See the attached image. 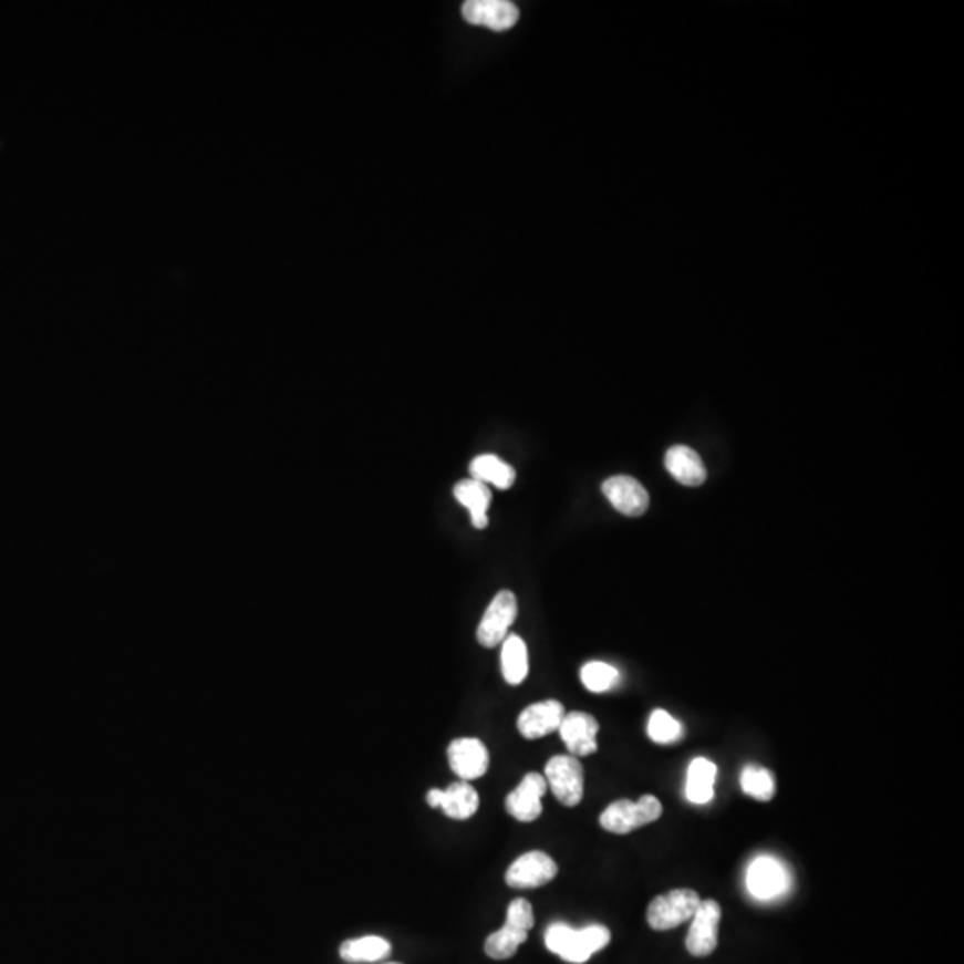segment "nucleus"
I'll return each mask as SVG.
<instances>
[{"instance_id": "nucleus-6", "label": "nucleus", "mask_w": 964, "mask_h": 964, "mask_svg": "<svg viewBox=\"0 0 964 964\" xmlns=\"http://www.w3.org/2000/svg\"><path fill=\"white\" fill-rule=\"evenodd\" d=\"M518 614V602L515 593L502 590L494 597L485 616L477 628V642L486 649H495L508 638Z\"/></svg>"}, {"instance_id": "nucleus-25", "label": "nucleus", "mask_w": 964, "mask_h": 964, "mask_svg": "<svg viewBox=\"0 0 964 964\" xmlns=\"http://www.w3.org/2000/svg\"><path fill=\"white\" fill-rule=\"evenodd\" d=\"M649 738L660 745H668L683 738V725L675 721L674 716L666 713L665 709L652 711L649 718V727H646Z\"/></svg>"}, {"instance_id": "nucleus-15", "label": "nucleus", "mask_w": 964, "mask_h": 964, "mask_svg": "<svg viewBox=\"0 0 964 964\" xmlns=\"http://www.w3.org/2000/svg\"><path fill=\"white\" fill-rule=\"evenodd\" d=\"M747 887L757 899H774L788 888V873L776 859L759 858L748 868Z\"/></svg>"}, {"instance_id": "nucleus-7", "label": "nucleus", "mask_w": 964, "mask_h": 964, "mask_svg": "<svg viewBox=\"0 0 964 964\" xmlns=\"http://www.w3.org/2000/svg\"><path fill=\"white\" fill-rule=\"evenodd\" d=\"M558 875V863L549 853L532 850L521 853L520 858L508 868L506 884L515 890H532L554 881Z\"/></svg>"}, {"instance_id": "nucleus-1", "label": "nucleus", "mask_w": 964, "mask_h": 964, "mask_svg": "<svg viewBox=\"0 0 964 964\" xmlns=\"http://www.w3.org/2000/svg\"><path fill=\"white\" fill-rule=\"evenodd\" d=\"M611 932L604 925H588L577 931L567 923L556 922L545 932V945L567 963L582 964L591 955L610 945Z\"/></svg>"}, {"instance_id": "nucleus-27", "label": "nucleus", "mask_w": 964, "mask_h": 964, "mask_svg": "<svg viewBox=\"0 0 964 964\" xmlns=\"http://www.w3.org/2000/svg\"><path fill=\"white\" fill-rule=\"evenodd\" d=\"M384 964H401V963H384Z\"/></svg>"}, {"instance_id": "nucleus-24", "label": "nucleus", "mask_w": 964, "mask_h": 964, "mask_svg": "<svg viewBox=\"0 0 964 964\" xmlns=\"http://www.w3.org/2000/svg\"><path fill=\"white\" fill-rule=\"evenodd\" d=\"M581 681L591 693H604L620 683V672L602 661H590L582 666Z\"/></svg>"}, {"instance_id": "nucleus-10", "label": "nucleus", "mask_w": 964, "mask_h": 964, "mask_svg": "<svg viewBox=\"0 0 964 964\" xmlns=\"http://www.w3.org/2000/svg\"><path fill=\"white\" fill-rule=\"evenodd\" d=\"M547 789H549V785L541 774H536V771L527 774L517 789H512L506 798V808H508L509 815L515 820L524 821V823L538 820L543 811L541 798L547 794Z\"/></svg>"}, {"instance_id": "nucleus-17", "label": "nucleus", "mask_w": 964, "mask_h": 964, "mask_svg": "<svg viewBox=\"0 0 964 964\" xmlns=\"http://www.w3.org/2000/svg\"><path fill=\"white\" fill-rule=\"evenodd\" d=\"M454 497L470 512L471 524L476 529L488 526V509L491 504V491L485 483L476 479L459 480L454 486Z\"/></svg>"}, {"instance_id": "nucleus-3", "label": "nucleus", "mask_w": 964, "mask_h": 964, "mask_svg": "<svg viewBox=\"0 0 964 964\" xmlns=\"http://www.w3.org/2000/svg\"><path fill=\"white\" fill-rule=\"evenodd\" d=\"M663 815V804L654 795H643L638 802L622 798L611 804L600 815V827L613 835H629L640 827L660 820Z\"/></svg>"}, {"instance_id": "nucleus-12", "label": "nucleus", "mask_w": 964, "mask_h": 964, "mask_svg": "<svg viewBox=\"0 0 964 964\" xmlns=\"http://www.w3.org/2000/svg\"><path fill=\"white\" fill-rule=\"evenodd\" d=\"M602 494L616 511L625 517H642L649 509V494L640 480L629 476H614L604 480Z\"/></svg>"}, {"instance_id": "nucleus-20", "label": "nucleus", "mask_w": 964, "mask_h": 964, "mask_svg": "<svg viewBox=\"0 0 964 964\" xmlns=\"http://www.w3.org/2000/svg\"><path fill=\"white\" fill-rule=\"evenodd\" d=\"M500 665H502L506 683L511 684V686L524 683L529 675V652H527L526 642L517 634H508V638L504 640Z\"/></svg>"}, {"instance_id": "nucleus-11", "label": "nucleus", "mask_w": 964, "mask_h": 964, "mask_svg": "<svg viewBox=\"0 0 964 964\" xmlns=\"http://www.w3.org/2000/svg\"><path fill=\"white\" fill-rule=\"evenodd\" d=\"M463 17L474 25H483L491 31H508L517 25L520 11L508 0H468L463 4Z\"/></svg>"}, {"instance_id": "nucleus-26", "label": "nucleus", "mask_w": 964, "mask_h": 964, "mask_svg": "<svg viewBox=\"0 0 964 964\" xmlns=\"http://www.w3.org/2000/svg\"><path fill=\"white\" fill-rule=\"evenodd\" d=\"M442 794H444V789H429V794H427L425 800H427V804H429L431 808L439 809V804H442Z\"/></svg>"}, {"instance_id": "nucleus-4", "label": "nucleus", "mask_w": 964, "mask_h": 964, "mask_svg": "<svg viewBox=\"0 0 964 964\" xmlns=\"http://www.w3.org/2000/svg\"><path fill=\"white\" fill-rule=\"evenodd\" d=\"M697 891L674 890L665 895L655 896L646 909V922L654 931H670L693 919L701 905Z\"/></svg>"}, {"instance_id": "nucleus-23", "label": "nucleus", "mask_w": 964, "mask_h": 964, "mask_svg": "<svg viewBox=\"0 0 964 964\" xmlns=\"http://www.w3.org/2000/svg\"><path fill=\"white\" fill-rule=\"evenodd\" d=\"M742 789L748 797L768 802L776 797V779L763 766L747 765L742 771Z\"/></svg>"}, {"instance_id": "nucleus-13", "label": "nucleus", "mask_w": 964, "mask_h": 964, "mask_svg": "<svg viewBox=\"0 0 964 964\" xmlns=\"http://www.w3.org/2000/svg\"><path fill=\"white\" fill-rule=\"evenodd\" d=\"M558 730L564 745H567L568 753L572 756L584 757L597 753V748H599V743H597L599 722L588 713H582V711L567 713Z\"/></svg>"}, {"instance_id": "nucleus-22", "label": "nucleus", "mask_w": 964, "mask_h": 964, "mask_svg": "<svg viewBox=\"0 0 964 964\" xmlns=\"http://www.w3.org/2000/svg\"><path fill=\"white\" fill-rule=\"evenodd\" d=\"M392 945L381 936H363L346 940L340 946V955L346 963H375L388 957Z\"/></svg>"}, {"instance_id": "nucleus-5", "label": "nucleus", "mask_w": 964, "mask_h": 964, "mask_svg": "<svg viewBox=\"0 0 964 964\" xmlns=\"http://www.w3.org/2000/svg\"><path fill=\"white\" fill-rule=\"evenodd\" d=\"M545 780L559 802L576 808L584 797V770L576 756H554L545 766Z\"/></svg>"}, {"instance_id": "nucleus-2", "label": "nucleus", "mask_w": 964, "mask_h": 964, "mask_svg": "<svg viewBox=\"0 0 964 964\" xmlns=\"http://www.w3.org/2000/svg\"><path fill=\"white\" fill-rule=\"evenodd\" d=\"M532 927H535V911L531 902H527L526 899L512 900L504 927L486 940V955L495 961L509 960L517 954L518 946L527 942Z\"/></svg>"}, {"instance_id": "nucleus-9", "label": "nucleus", "mask_w": 964, "mask_h": 964, "mask_svg": "<svg viewBox=\"0 0 964 964\" xmlns=\"http://www.w3.org/2000/svg\"><path fill=\"white\" fill-rule=\"evenodd\" d=\"M448 765L462 780L480 779L488 771L489 753L485 743L477 738L454 739L448 745Z\"/></svg>"}, {"instance_id": "nucleus-18", "label": "nucleus", "mask_w": 964, "mask_h": 964, "mask_svg": "<svg viewBox=\"0 0 964 964\" xmlns=\"http://www.w3.org/2000/svg\"><path fill=\"white\" fill-rule=\"evenodd\" d=\"M718 768L704 757L693 759L687 768L686 797L693 804H707L715 797V782Z\"/></svg>"}, {"instance_id": "nucleus-19", "label": "nucleus", "mask_w": 964, "mask_h": 964, "mask_svg": "<svg viewBox=\"0 0 964 964\" xmlns=\"http://www.w3.org/2000/svg\"><path fill=\"white\" fill-rule=\"evenodd\" d=\"M439 809L454 820H468L479 809V794L466 780H459L444 789Z\"/></svg>"}, {"instance_id": "nucleus-21", "label": "nucleus", "mask_w": 964, "mask_h": 964, "mask_svg": "<svg viewBox=\"0 0 964 964\" xmlns=\"http://www.w3.org/2000/svg\"><path fill=\"white\" fill-rule=\"evenodd\" d=\"M470 474L471 479L480 480L486 486L494 485L495 488L499 489L511 488L515 485V477H517L515 468L494 454L477 456L470 463Z\"/></svg>"}, {"instance_id": "nucleus-8", "label": "nucleus", "mask_w": 964, "mask_h": 964, "mask_svg": "<svg viewBox=\"0 0 964 964\" xmlns=\"http://www.w3.org/2000/svg\"><path fill=\"white\" fill-rule=\"evenodd\" d=\"M721 920V904L716 900H702L686 936V949L693 957H707L716 951Z\"/></svg>"}, {"instance_id": "nucleus-16", "label": "nucleus", "mask_w": 964, "mask_h": 964, "mask_svg": "<svg viewBox=\"0 0 964 964\" xmlns=\"http://www.w3.org/2000/svg\"><path fill=\"white\" fill-rule=\"evenodd\" d=\"M665 466L670 476L674 477L677 483L684 486H701L706 483L707 470L692 447L686 445H675L668 448L665 456Z\"/></svg>"}, {"instance_id": "nucleus-14", "label": "nucleus", "mask_w": 964, "mask_h": 964, "mask_svg": "<svg viewBox=\"0 0 964 964\" xmlns=\"http://www.w3.org/2000/svg\"><path fill=\"white\" fill-rule=\"evenodd\" d=\"M567 711L558 701L536 702L518 716V730L526 739H540L556 733Z\"/></svg>"}]
</instances>
